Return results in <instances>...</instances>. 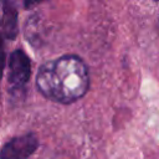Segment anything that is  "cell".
Wrapping results in <instances>:
<instances>
[{"instance_id":"6da1fadb","label":"cell","mask_w":159,"mask_h":159,"mask_svg":"<svg viewBox=\"0 0 159 159\" xmlns=\"http://www.w3.org/2000/svg\"><path fill=\"white\" fill-rule=\"evenodd\" d=\"M40 92L58 103H71L88 89L89 76L86 63L75 55H66L42 65L36 76Z\"/></svg>"},{"instance_id":"7a4b0ae2","label":"cell","mask_w":159,"mask_h":159,"mask_svg":"<svg viewBox=\"0 0 159 159\" xmlns=\"http://www.w3.org/2000/svg\"><path fill=\"white\" fill-rule=\"evenodd\" d=\"M30 73L31 65L27 55L22 50H15L10 55L7 71V81L11 89H22L30 78Z\"/></svg>"},{"instance_id":"3957f363","label":"cell","mask_w":159,"mask_h":159,"mask_svg":"<svg viewBox=\"0 0 159 159\" xmlns=\"http://www.w3.org/2000/svg\"><path fill=\"white\" fill-rule=\"evenodd\" d=\"M39 145L34 134H24L12 138L0 150V159H29Z\"/></svg>"},{"instance_id":"277c9868","label":"cell","mask_w":159,"mask_h":159,"mask_svg":"<svg viewBox=\"0 0 159 159\" xmlns=\"http://www.w3.org/2000/svg\"><path fill=\"white\" fill-rule=\"evenodd\" d=\"M17 12L16 7L10 0L4 2V32L7 39H14L16 36L17 27Z\"/></svg>"},{"instance_id":"5b68a950","label":"cell","mask_w":159,"mask_h":159,"mask_svg":"<svg viewBox=\"0 0 159 159\" xmlns=\"http://www.w3.org/2000/svg\"><path fill=\"white\" fill-rule=\"evenodd\" d=\"M2 68H4V51H2V41L0 37V80L2 76Z\"/></svg>"},{"instance_id":"8992f818","label":"cell","mask_w":159,"mask_h":159,"mask_svg":"<svg viewBox=\"0 0 159 159\" xmlns=\"http://www.w3.org/2000/svg\"><path fill=\"white\" fill-rule=\"evenodd\" d=\"M22 1H24V5H25V7L30 9V7H32V6H35V5L40 4V2H42L43 0H22Z\"/></svg>"},{"instance_id":"52a82bcc","label":"cell","mask_w":159,"mask_h":159,"mask_svg":"<svg viewBox=\"0 0 159 159\" xmlns=\"http://www.w3.org/2000/svg\"><path fill=\"white\" fill-rule=\"evenodd\" d=\"M157 1H159V0H157Z\"/></svg>"}]
</instances>
